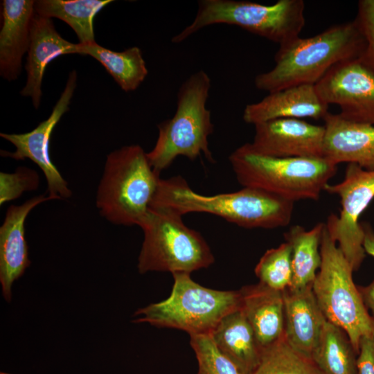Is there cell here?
<instances>
[{
  "label": "cell",
  "instance_id": "obj_1",
  "mask_svg": "<svg viewBox=\"0 0 374 374\" xmlns=\"http://www.w3.org/2000/svg\"><path fill=\"white\" fill-rule=\"evenodd\" d=\"M294 202L249 187L226 193L204 195L194 191L181 176L161 179L150 207L171 209L183 216L206 213L246 229L287 226Z\"/></svg>",
  "mask_w": 374,
  "mask_h": 374
},
{
  "label": "cell",
  "instance_id": "obj_2",
  "mask_svg": "<svg viewBox=\"0 0 374 374\" xmlns=\"http://www.w3.org/2000/svg\"><path fill=\"white\" fill-rule=\"evenodd\" d=\"M365 41L355 21L335 24L310 37H298L275 54V66L257 75V89L269 93L300 84H316L334 66L359 59Z\"/></svg>",
  "mask_w": 374,
  "mask_h": 374
},
{
  "label": "cell",
  "instance_id": "obj_3",
  "mask_svg": "<svg viewBox=\"0 0 374 374\" xmlns=\"http://www.w3.org/2000/svg\"><path fill=\"white\" fill-rule=\"evenodd\" d=\"M229 159L243 187L260 189L293 202L317 200L337 166L325 158L263 155L249 143L236 148Z\"/></svg>",
  "mask_w": 374,
  "mask_h": 374
},
{
  "label": "cell",
  "instance_id": "obj_4",
  "mask_svg": "<svg viewBox=\"0 0 374 374\" xmlns=\"http://www.w3.org/2000/svg\"><path fill=\"white\" fill-rule=\"evenodd\" d=\"M211 86V80L204 70L190 75L180 86L176 112L157 125L156 143L147 153L150 164L159 174L179 156L193 161L203 154L214 162L208 145L214 126L206 107Z\"/></svg>",
  "mask_w": 374,
  "mask_h": 374
},
{
  "label": "cell",
  "instance_id": "obj_5",
  "mask_svg": "<svg viewBox=\"0 0 374 374\" xmlns=\"http://www.w3.org/2000/svg\"><path fill=\"white\" fill-rule=\"evenodd\" d=\"M159 175L139 145L110 152L96 192L100 215L116 225L139 226L149 211Z\"/></svg>",
  "mask_w": 374,
  "mask_h": 374
},
{
  "label": "cell",
  "instance_id": "obj_6",
  "mask_svg": "<svg viewBox=\"0 0 374 374\" xmlns=\"http://www.w3.org/2000/svg\"><path fill=\"white\" fill-rule=\"evenodd\" d=\"M170 295L135 311L132 322L183 330L192 335H210L228 314L240 308L239 290H217L194 281L190 274H172Z\"/></svg>",
  "mask_w": 374,
  "mask_h": 374
},
{
  "label": "cell",
  "instance_id": "obj_7",
  "mask_svg": "<svg viewBox=\"0 0 374 374\" xmlns=\"http://www.w3.org/2000/svg\"><path fill=\"white\" fill-rule=\"evenodd\" d=\"M320 252L321 263L312 284L313 293L326 320L346 332L357 355L362 338L374 335V319L353 281L352 267L326 223Z\"/></svg>",
  "mask_w": 374,
  "mask_h": 374
},
{
  "label": "cell",
  "instance_id": "obj_8",
  "mask_svg": "<svg viewBox=\"0 0 374 374\" xmlns=\"http://www.w3.org/2000/svg\"><path fill=\"white\" fill-rule=\"evenodd\" d=\"M139 227L144 235L137 262L140 274H190L210 267L215 261L202 235L187 226L182 216L171 209L150 207Z\"/></svg>",
  "mask_w": 374,
  "mask_h": 374
},
{
  "label": "cell",
  "instance_id": "obj_9",
  "mask_svg": "<svg viewBox=\"0 0 374 374\" xmlns=\"http://www.w3.org/2000/svg\"><path fill=\"white\" fill-rule=\"evenodd\" d=\"M303 0H278L271 5L249 1L201 0L193 22L174 36L179 44L206 26L225 24L283 45L298 37L305 24Z\"/></svg>",
  "mask_w": 374,
  "mask_h": 374
},
{
  "label": "cell",
  "instance_id": "obj_10",
  "mask_svg": "<svg viewBox=\"0 0 374 374\" xmlns=\"http://www.w3.org/2000/svg\"><path fill=\"white\" fill-rule=\"evenodd\" d=\"M324 190L338 195L341 204L339 215L328 216L326 229L353 271H357L366 257L359 219L374 199V170L348 163L344 179L327 184Z\"/></svg>",
  "mask_w": 374,
  "mask_h": 374
},
{
  "label": "cell",
  "instance_id": "obj_11",
  "mask_svg": "<svg viewBox=\"0 0 374 374\" xmlns=\"http://www.w3.org/2000/svg\"><path fill=\"white\" fill-rule=\"evenodd\" d=\"M76 84L77 73L73 70L69 73L64 89L48 118L39 123L35 129L28 132L0 134L1 138L15 147L14 152L1 150V156L17 161L28 159L35 163L45 176L47 195L51 199H66L72 195L67 181L51 159L49 143L55 127L69 109Z\"/></svg>",
  "mask_w": 374,
  "mask_h": 374
},
{
  "label": "cell",
  "instance_id": "obj_12",
  "mask_svg": "<svg viewBox=\"0 0 374 374\" xmlns=\"http://www.w3.org/2000/svg\"><path fill=\"white\" fill-rule=\"evenodd\" d=\"M314 85L325 103L339 107L341 117L374 125V74L358 59L334 66Z\"/></svg>",
  "mask_w": 374,
  "mask_h": 374
},
{
  "label": "cell",
  "instance_id": "obj_13",
  "mask_svg": "<svg viewBox=\"0 0 374 374\" xmlns=\"http://www.w3.org/2000/svg\"><path fill=\"white\" fill-rule=\"evenodd\" d=\"M251 148L274 157L323 158L324 126L299 118H278L256 124Z\"/></svg>",
  "mask_w": 374,
  "mask_h": 374
},
{
  "label": "cell",
  "instance_id": "obj_14",
  "mask_svg": "<svg viewBox=\"0 0 374 374\" xmlns=\"http://www.w3.org/2000/svg\"><path fill=\"white\" fill-rule=\"evenodd\" d=\"M52 200L47 195L35 196L20 205H10L0 227V284L7 303L12 300L13 283L30 265L25 236V222L39 204Z\"/></svg>",
  "mask_w": 374,
  "mask_h": 374
},
{
  "label": "cell",
  "instance_id": "obj_15",
  "mask_svg": "<svg viewBox=\"0 0 374 374\" xmlns=\"http://www.w3.org/2000/svg\"><path fill=\"white\" fill-rule=\"evenodd\" d=\"M328 106L319 97L314 84H300L269 93L259 102L248 104L242 118L253 125L278 118L323 120Z\"/></svg>",
  "mask_w": 374,
  "mask_h": 374
},
{
  "label": "cell",
  "instance_id": "obj_16",
  "mask_svg": "<svg viewBox=\"0 0 374 374\" xmlns=\"http://www.w3.org/2000/svg\"><path fill=\"white\" fill-rule=\"evenodd\" d=\"M323 121V158L337 166L355 163L374 170V125L351 122L330 112Z\"/></svg>",
  "mask_w": 374,
  "mask_h": 374
},
{
  "label": "cell",
  "instance_id": "obj_17",
  "mask_svg": "<svg viewBox=\"0 0 374 374\" xmlns=\"http://www.w3.org/2000/svg\"><path fill=\"white\" fill-rule=\"evenodd\" d=\"M27 53V80L20 94L29 97L34 107L38 109L42 96L43 76L47 65L60 55L77 54V44L64 39L56 30L52 19L35 13Z\"/></svg>",
  "mask_w": 374,
  "mask_h": 374
},
{
  "label": "cell",
  "instance_id": "obj_18",
  "mask_svg": "<svg viewBox=\"0 0 374 374\" xmlns=\"http://www.w3.org/2000/svg\"><path fill=\"white\" fill-rule=\"evenodd\" d=\"M282 292L285 309L284 337L295 350L311 358L326 321L312 285L301 288L287 287Z\"/></svg>",
  "mask_w": 374,
  "mask_h": 374
},
{
  "label": "cell",
  "instance_id": "obj_19",
  "mask_svg": "<svg viewBox=\"0 0 374 374\" xmlns=\"http://www.w3.org/2000/svg\"><path fill=\"white\" fill-rule=\"evenodd\" d=\"M2 24L0 30V75L11 82L21 74L22 58L28 52L35 1H1Z\"/></svg>",
  "mask_w": 374,
  "mask_h": 374
},
{
  "label": "cell",
  "instance_id": "obj_20",
  "mask_svg": "<svg viewBox=\"0 0 374 374\" xmlns=\"http://www.w3.org/2000/svg\"><path fill=\"white\" fill-rule=\"evenodd\" d=\"M240 310L251 327L261 350L284 336L285 309L283 292L258 282L242 287Z\"/></svg>",
  "mask_w": 374,
  "mask_h": 374
},
{
  "label": "cell",
  "instance_id": "obj_21",
  "mask_svg": "<svg viewBox=\"0 0 374 374\" xmlns=\"http://www.w3.org/2000/svg\"><path fill=\"white\" fill-rule=\"evenodd\" d=\"M210 335L220 351L244 374H251L258 367L262 350L240 309L226 315Z\"/></svg>",
  "mask_w": 374,
  "mask_h": 374
},
{
  "label": "cell",
  "instance_id": "obj_22",
  "mask_svg": "<svg viewBox=\"0 0 374 374\" xmlns=\"http://www.w3.org/2000/svg\"><path fill=\"white\" fill-rule=\"evenodd\" d=\"M77 54L89 55L98 61L125 92L136 90L148 73L142 52L137 46L116 52L96 42L78 43Z\"/></svg>",
  "mask_w": 374,
  "mask_h": 374
},
{
  "label": "cell",
  "instance_id": "obj_23",
  "mask_svg": "<svg viewBox=\"0 0 374 374\" xmlns=\"http://www.w3.org/2000/svg\"><path fill=\"white\" fill-rule=\"evenodd\" d=\"M325 223L310 230L292 226L285 235L292 247V280L290 287L301 288L312 284L321 263L320 245Z\"/></svg>",
  "mask_w": 374,
  "mask_h": 374
},
{
  "label": "cell",
  "instance_id": "obj_24",
  "mask_svg": "<svg viewBox=\"0 0 374 374\" xmlns=\"http://www.w3.org/2000/svg\"><path fill=\"white\" fill-rule=\"evenodd\" d=\"M112 0H37L35 12L46 18H57L75 33L79 43L94 42L93 18Z\"/></svg>",
  "mask_w": 374,
  "mask_h": 374
},
{
  "label": "cell",
  "instance_id": "obj_25",
  "mask_svg": "<svg viewBox=\"0 0 374 374\" xmlns=\"http://www.w3.org/2000/svg\"><path fill=\"white\" fill-rule=\"evenodd\" d=\"M357 355L346 332L326 320L311 359L323 374H358Z\"/></svg>",
  "mask_w": 374,
  "mask_h": 374
},
{
  "label": "cell",
  "instance_id": "obj_26",
  "mask_svg": "<svg viewBox=\"0 0 374 374\" xmlns=\"http://www.w3.org/2000/svg\"><path fill=\"white\" fill-rule=\"evenodd\" d=\"M251 374H323L311 358L295 350L283 336L262 350L260 363Z\"/></svg>",
  "mask_w": 374,
  "mask_h": 374
},
{
  "label": "cell",
  "instance_id": "obj_27",
  "mask_svg": "<svg viewBox=\"0 0 374 374\" xmlns=\"http://www.w3.org/2000/svg\"><path fill=\"white\" fill-rule=\"evenodd\" d=\"M259 283L274 290L283 291L292 280V247L285 242L268 249L260 258L255 269Z\"/></svg>",
  "mask_w": 374,
  "mask_h": 374
},
{
  "label": "cell",
  "instance_id": "obj_28",
  "mask_svg": "<svg viewBox=\"0 0 374 374\" xmlns=\"http://www.w3.org/2000/svg\"><path fill=\"white\" fill-rule=\"evenodd\" d=\"M190 337V344L198 364L197 374H244L220 351L211 335H192Z\"/></svg>",
  "mask_w": 374,
  "mask_h": 374
},
{
  "label": "cell",
  "instance_id": "obj_29",
  "mask_svg": "<svg viewBox=\"0 0 374 374\" xmlns=\"http://www.w3.org/2000/svg\"><path fill=\"white\" fill-rule=\"evenodd\" d=\"M39 176L37 171L25 166L14 172H0V205L18 199L25 192L38 188Z\"/></svg>",
  "mask_w": 374,
  "mask_h": 374
},
{
  "label": "cell",
  "instance_id": "obj_30",
  "mask_svg": "<svg viewBox=\"0 0 374 374\" xmlns=\"http://www.w3.org/2000/svg\"><path fill=\"white\" fill-rule=\"evenodd\" d=\"M365 41L359 62L374 74V0H360L354 20Z\"/></svg>",
  "mask_w": 374,
  "mask_h": 374
},
{
  "label": "cell",
  "instance_id": "obj_31",
  "mask_svg": "<svg viewBox=\"0 0 374 374\" xmlns=\"http://www.w3.org/2000/svg\"><path fill=\"white\" fill-rule=\"evenodd\" d=\"M358 374H374V335L362 338L357 357Z\"/></svg>",
  "mask_w": 374,
  "mask_h": 374
},
{
  "label": "cell",
  "instance_id": "obj_32",
  "mask_svg": "<svg viewBox=\"0 0 374 374\" xmlns=\"http://www.w3.org/2000/svg\"><path fill=\"white\" fill-rule=\"evenodd\" d=\"M364 231L363 247L366 253L374 257V230L367 222L361 223Z\"/></svg>",
  "mask_w": 374,
  "mask_h": 374
},
{
  "label": "cell",
  "instance_id": "obj_33",
  "mask_svg": "<svg viewBox=\"0 0 374 374\" xmlns=\"http://www.w3.org/2000/svg\"><path fill=\"white\" fill-rule=\"evenodd\" d=\"M364 305L371 312L374 319V279L365 287H359Z\"/></svg>",
  "mask_w": 374,
  "mask_h": 374
},
{
  "label": "cell",
  "instance_id": "obj_34",
  "mask_svg": "<svg viewBox=\"0 0 374 374\" xmlns=\"http://www.w3.org/2000/svg\"><path fill=\"white\" fill-rule=\"evenodd\" d=\"M0 374H11V373L1 371L0 372Z\"/></svg>",
  "mask_w": 374,
  "mask_h": 374
}]
</instances>
